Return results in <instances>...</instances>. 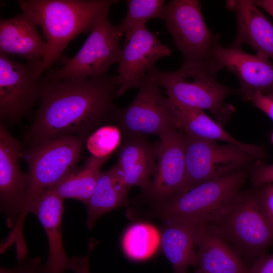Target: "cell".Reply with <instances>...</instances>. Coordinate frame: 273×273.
Masks as SVG:
<instances>
[{
  "label": "cell",
  "instance_id": "6da1fadb",
  "mask_svg": "<svg viewBox=\"0 0 273 273\" xmlns=\"http://www.w3.org/2000/svg\"><path fill=\"white\" fill-rule=\"evenodd\" d=\"M39 105L25 136L30 147L66 135L88 138L99 128L115 122L116 76L38 78Z\"/></svg>",
  "mask_w": 273,
  "mask_h": 273
},
{
  "label": "cell",
  "instance_id": "7a4b0ae2",
  "mask_svg": "<svg viewBox=\"0 0 273 273\" xmlns=\"http://www.w3.org/2000/svg\"><path fill=\"white\" fill-rule=\"evenodd\" d=\"M118 0H19L22 13L39 26L47 50L43 58L34 65L38 78L51 69L72 39L90 32L98 17Z\"/></svg>",
  "mask_w": 273,
  "mask_h": 273
},
{
  "label": "cell",
  "instance_id": "3957f363",
  "mask_svg": "<svg viewBox=\"0 0 273 273\" xmlns=\"http://www.w3.org/2000/svg\"><path fill=\"white\" fill-rule=\"evenodd\" d=\"M223 68L216 60L210 63L184 64L174 71L156 67L149 75L166 90L174 103L207 110L216 122L224 126L235 112L234 106L225 102L228 97L238 93L217 80Z\"/></svg>",
  "mask_w": 273,
  "mask_h": 273
},
{
  "label": "cell",
  "instance_id": "277c9868",
  "mask_svg": "<svg viewBox=\"0 0 273 273\" xmlns=\"http://www.w3.org/2000/svg\"><path fill=\"white\" fill-rule=\"evenodd\" d=\"M251 166L205 181L172 198L159 202L164 219L212 225L228 210L250 176Z\"/></svg>",
  "mask_w": 273,
  "mask_h": 273
},
{
  "label": "cell",
  "instance_id": "5b68a950",
  "mask_svg": "<svg viewBox=\"0 0 273 273\" xmlns=\"http://www.w3.org/2000/svg\"><path fill=\"white\" fill-rule=\"evenodd\" d=\"M87 138L74 135L61 136L30 147L23 156L28 166L27 200L22 214L15 226L22 232L30 205L77 166Z\"/></svg>",
  "mask_w": 273,
  "mask_h": 273
},
{
  "label": "cell",
  "instance_id": "8992f818",
  "mask_svg": "<svg viewBox=\"0 0 273 273\" xmlns=\"http://www.w3.org/2000/svg\"><path fill=\"white\" fill-rule=\"evenodd\" d=\"M214 227L241 257L252 261L273 244V230L254 188L240 191Z\"/></svg>",
  "mask_w": 273,
  "mask_h": 273
},
{
  "label": "cell",
  "instance_id": "52a82bcc",
  "mask_svg": "<svg viewBox=\"0 0 273 273\" xmlns=\"http://www.w3.org/2000/svg\"><path fill=\"white\" fill-rule=\"evenodd\" d=\"M198 0H171L165 4V26L183 57L184 64L210 63L220 46V35L212 32Z\"/></svg>",
  "mask_w": 273,
  "mask_h": 273
},
{
  "label": "cell",
  "instance_id": "ba28073f",
  "mask_svg": "<svg viewBox=\"0 0 273 273\" xmlns=\"http://www.w3.org/2000/svg\"><path fill=\"white\" fill-rule=\"evenodd\" d=\"M110 8L98 17L80 49L62 66L51 69L44 75L53 79L71 77H98L107 74L110 67L119 63L122 34L109 19Z\"/></svg>",
  "mask_w": 273,
  "mask_h": 273
},
{
  "label": "cell",
  "instance_id": "9c48e42d",
  "mask_svg": "<svg viewBox=\"0 0 273 273\" xmlns=\"http://www.w3.org/2000/svg\"><path fill=\"white\" fill-rule=\"evenodd\" d=\"M160 86L149 75L132 102L119 108L115 123L124 134H153L159 138L182 130L179 110L162 94Z\"/></svg>",
  "mask_w": 273,
  "mask_h": 273
},
{
  "label": "cell",
  "instance_id": "30bf717a",
  "mask_svg": "<svg viewBox=\"0 0 273 273\" xmlns=\"http://www.w3.org/2000/svg\"><path fill=\"white\" fill-rule=\"evenodd\" d=\"M257 160H260L237 146L220 145L185 133L186 172L179 194L205 181L251 166Z\"/></svg>",
  "mask_w": 273,
  "mask_h": 273
},
{
  "label": "cell",
  "instance_id": "8fae6325",
  "mask_svg": "<svg viewBox=\"0 0 273 273\" xmlns=\"http://www.w3.org/2000/svg\"><path fill=\"white\" fill-rule=\"evenodd\" d=\"M124 37L116 75L117 98L131 88H139L155 64L172 53L168 46L158 39L157 33L151 31L146 24L137 26Z\"/></svg>",
  "mask_w": 273,
  "mask_h": 273
},
{
  "label": "cell",
  "instance_id": "7c38bea8",
  "mask_svg": "<svg viewBox=\"0 0 273 273\" xmlns=\"http://www.w3.org/2000/svg\"><path fill=\"white\" fill-rule=\"evenodd\" d=\"M35 64H23L0 53V119L4 125L17 122L38 101Z\"/></svg>",
  "mask_w": 273,
  "mask_h": 273
},
{
  "label": "cell",
  "instance_id": "4fadbf2b",
  "mask_svg": "<svg viewBox=\"0 0 273 273\" xmlns=\"http://www.w3.org/2000/svg\"><path fill=\"white\" fill-rule=\"evenodd\" d=\"M22 147L6 125L0 124V208L13 229L26 206L29 177L20 167Z\"/></svg>",
  "mask_w": 273,
  "mask_h": 273
},
{
  "label": "cell",
  "instance_id": "5bb4252c",
  "mask_svg": "<svg viewBox=\"0 0 273 273\" xmlns=\"http://www.w3.org/2000/svg\"><path fill=\"white\" fill-rule=\"evenodd\" d=\"M156 147L157 171L147 195L161 202L180 193L186 172L185 133L171 131L160 138Z\"/></svg>",
  "mask_w": 273,
  "mask_h": 273
},
{
  "label": "cell",
  "instance_id": "9a60e30c",
  "mask_svg": "<svg viewBox=\"0 0 273 273\" xmlns=\"http://www.w3.org/2000/svg\"><path fill=\"white\" fill-rule=\"evenodd\" d=\"M214 58L239 79L238 95L247 101L256 92L267 94L273 89V64L260 55L250 54L241 48L220 46Z\"/></svg>",
  "mask_w": 273,
  "mask_h": 273
},
{
  "label": "cell",
  "instance_id": "2e32d148",
  "mask_svg": "<svg viewBox=\"0 0 273 273\" xmlns=\"http://www.w3.org/2000/svg\"><path fill=\"white\" fill-rule=\"evenodd\" d=\"M64 199L51 190L38 198L29 207L28 212L35 214L46 233L49 255L46 263L39 266V273H64L71 269L69 258L63 245L61 231Z\"/></svg>",
  "mask_w": 273,
  "mask_h": 273
},
{
  "label": "cell",
  "instance_id": "e0dca14e",
  "mask_svg": "<svg viewBox=\"0 0 273 273\" xmlns=\"http://www.w3.org/2000/svg\"><path fill=\"white\" fill-rule=\"evenodd\" d=\"M122 135L116 163L126 185L129 188L140 187L148 195L152 186L151 178L157 171L156 144L150 142L143 134Z\"/></svg>",
  "mask_w": 273,
  "mask_h": 273
},
{
  "label": "cell",
  "instance_id": "ac0fdd59",
  "mask_svg": "<svg viewBox=\"0 0 273 273\" xmlns=\"http://www.w3.org/2000/svg\"><path fill=\"white\" fill-rule=\"evenodd\" d=\"M226 8L235 12L237 33L232 47L251 46L260 55L273 61V24L253 0H231Z\"/></svg>",
  "mask_w": 273,
  "mask_h": 273
},
{
  "label": "cell",
  "instance_id": "d6986e66",
  "mask_svg": "<svg viewBox=\"0 0 273 273\" xmlns=\"http://www.w3.org/2000/svg\"><path fill=\"white\" fill-rule=\"evenodd\" d=\"M205 273H250L249 268L214 227L199 224L196 266Z\"/></svg>",
  "mask_w": 273,
  "mask_h": 273
},
{
  "label": "cell",
  "instance_id": "ffe728a7",
  "mask_svg": "<svg viewBox=\"0 0 273 273\" xmlns=\"http://www.w3.org/2000/svg\"><path fill=\"white\" fill-rule=\"evenodd\" d=\"M46 41L37 25L25 14L0 20V53L15 54L37 64L44 57Z\"/></svg>",
  "mask_w": 273,
  "mask_h": 273
},
{
  "label": "cell",
  "instance_id": "44dd1931",
  "mask_svg": "<svg viewBox=\"0 0 273 273\" xmlns=\"http://www.w3.org/2000/svg\"><path fill=\"white\" fill-rule=\"evenodd\" d=\"M161 239L163 252L171 264L174 273H187L196 266L199 223L164 219Z\"/></svg>",
  "mask_w": 273,
  "mask_h": 273
},
{
  "label": "cell",
  "instance_id": "7402d4cb",
  "mask_svg": "<svg viewBox=\"0 0 273 273\" xmlns=\"http://www.w3.org/2000/svg\"><path fill=\"white\" fill-rule=\"evenodd\" d=\"M174 104L180 112L182 131L186 134L211 141H222L237 146L258 160H263L267 157L264 145L241 142L225 131L222 126L210 118L203 110Z\"/></svg>",
  "mask_w": 273,
  "mask_h": 273
},
{
  "label": "cell",
  "instance_id": "603a6c76",
  "mask_svg": "<svg viewBox=\"0 0 273 273\" xmlns=\"http://www.w3.org/2000/svg\"><path fill=\"white\" fill-rule=\"evenodd\" d=\"M129 189L116 163L109 170L101 171L92 196L86 205L87 228L92 229L102 215L127 202Z\"/></svg>",
  "mask_w": 273,
  "mask_h": 273
},
{
  "label": "cell",
  "instance_id": "cb8c5ba5",
  "mask_svg": "<svg viewBox=\"0 0 273 273\" xmlns=\"http://www.w3.org/2000/svg\"><path fill=\"white\" fill-rule=\"evenodd\" d=\"M109 158L89 157L81 166H77L70 174L49 190L63 199L77 200L86 205L101 173L100 168Z\"/></svg>",
  "mask_w": 273,
  "mask_h": 273
},
{
  "label": "cell",
  "instance_id": "d4e9b609",
  "mask_svg": "<svg viewBox=\"0 0 273 273\" xmlns=\"http://www.w3.org/2000/svg\"><path fill=\"white\" fill-rule=\"evenodd\" d=\"M161 235L150 224L137 223L129 226L122 238V247L127 257L134 261L151 258L161 244Z\"/></svg>",
  "mask_w": 273,
  "mask_h": 273
},
{
  "label": "cell",
  "instance_id": "484cf974",
  "mask_svg": "<svg viewBox=\"0 0 273 273\" xmlns=\"http://www.w3.org/2000/svg\"><path fill=\"white\" fill-rule=\"evenodd\" d=\"M125 17L117 27L123 35L129 33L137 26L146 24L151 19H164L165 2L164 0H126Z\"/></svg>",
  "mask_w": 273,
  "mask_h": 273
},
{
  "label": "cell",
  "instance_id": "4316f807",
  "mask_svg": "<svg viewBox=\"0 0 273 273\" xmlns=\"http://www.w3.org/2000/svg\"><path fill=\"white\" fill-rule=\"evenodd\" d=\"M121 134V131L117 125L103 126L87 138V148L92 156L109 158L119 148L122 141Z\"/></svg>",
  "mask_w": 273,
  "mask_h": 273
},
{
  "label": "cell",
  "instance_id": "83f0119b",
  "mask_svg": "<svg viewBox=\"0 0 273 273\" xmlns=\"http://www.w3.org/2000/svg\"><path fill=\"white\" fill-rule=\"evenodd\" d=\"M249 176L253 188L273 183V164H266L262 160H257L251 167Z\"/></svg>",
  "mask_w": 273,
  "mask_h": 273
},
{
  "label": "cell",
  "instance_id": "f1b7e54d",
  "mask_svg": "<svg viewBox=\"0 0 273 273\" xmlns=\"http://www.w3.org/2000/svg\"><path fill=\"white\" fill-rule=\"evenodd\" d=\"M253 188L273 230V184H267Z\"/></svg>",
  "mask_w": 273,
  "mask_h": 273
},
{
  "label": "cell",
  "instance_id": "f546056e",
  "mask_svg": "<svg viewBox=\"0 0 273 273\" xmlns=\"http://www.w3.org/2000/svg\"><path fill=\"white\" fill-rule=\"evenodd\" d=\"M246 101L251 102L273 121V94L256 92L250 96Z\"/></svg>",
  "mask_w": 273,
  "mask_h": 273
},
{
  "label": "cell",
  "instance_id": "4dcf8cb0",
  "mask_svg": "<svg viewBox=\"0 0 273 273\" xmlns=\"http://www.w3.org/2000/svg\"><path fill=\"white\" fill-rule=\"evenodd\" d=\"M96 242L92 240L89 242L88 251L84 257L73 256L71 257V269L73 273H90L89 260L91 253L96 246Z\"/></svg>",
  "mask_w": 273,
  "mask_h": 273
},
{
  "label": "cell",
  "instance_id": "1f68e13d",
  "mask_svg": "<svg viewBox=\"0 0 273 273\" xmlns=\"http://www.w3.org/2000/svg\"><path fill=\"white\" fill-rule=\"evenodd\" d=\"M250 273H273V253L257 258L249 268Z\"/></svg>",
  "mask_w": 273,
  "mask_h": 273
},
{
  "label": "cell",
  "instance_id": "d6a6232c",
  "mask_svg": "<svg viewBox=\"0 0 273 273\" xmlns=\"http://www.w3.org/2000/svg\"><path fill=\"white\" fill-rule=\"evenodd\" d=\"M25 259L19 260L14 267L11 268L1 267L0 273H27V267Z\"/></svg>",
  "mask_w": 273,
  "mask_h": 273
},
{
  "label": "cell",
  "instance_id": "836d02e7",
  "mask_svg": "<svg viewBox=\"0 0 273 273\" xmlns=\"http://www.w3.org/2000/svg\"><path fill=\"white\" fill-rule=\"evenodd\" d=\"M27 273H39V266L41 264L40 258H26Z\"/></svg>",
  "mask_w": 273,
  "mask_h": 273
},
{
  "label": "cell",
  "instance_id": "e575fe53",
  "mask_svg": "<svg viewBox=\"0 0 273 273\" xmlns=\"http://www.w3.org/2000/svg\"><path fill=\"white\" fill-rule=\"evenodd\" d=\"M256 5L265 10L273 17V0L254 1Z\"/></svg>",
  "mask_w": 273,
  "mask_h": 273
},
{
  "label": "cell",
  "instance_id": "d590c367",
  "mask_svg": "<svg viewBox=\"0 0 273 273\" xmlns=\"http://www.w3.org/2000/svg\"><path fill=\"white\" fill-rule=\"evenodd\" d=\"M195 273H205L203 271H202V270L199 269H197L195 272Z\"/></svg>",
  "mask_w": 273,
  "mask_h": 273
},
{
  "label": "cell",
  "instance_id": "8d00e7d4",
  "mask_svg": "<svg viewBox=\"0 0 273 273\" xmlns=\"http://www.w3.org/2000/svg\"><path fill=\"white\" fill-rule=\"evenodd\" d=\"M271 143L273 144V131L271 134Z\"/></svg>",
  "mask_w": 273,
  "mask_h": 273
},
{
  "label": "cell",
  "instance_id": "74e56055",
  "mask_svg": "<svg viewBox=\"0 0 273 273\" xmlns=\"http://www.w3.org/2000/svg\"><path fill=\"white\" fill-rule=\"evenodd\" d=\"M273 94V89H272L269 93H268L267 94Z\"/></svg>",
  "mask_w": 273,
  "mask_h": 273
},
{
  "label": "cell",
  "instance_id": "f35d334b",
  "mask_svg": "<svg viewBox=\"0 0 273 273\" xmlns=\"http://www.w3.org/2000/svg\"><path fill=\"white\" fill-rule=\"evenodd\" d=\"M273 184V183H272Z\"/></svg>",
  "mask_w": 273,
  "mask_h": 273
}]
</instances>
